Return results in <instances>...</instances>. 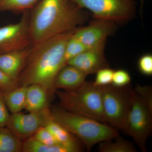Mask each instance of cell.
Segmentation results:
<instances>
[{
    "mask_svg": "<svg viewBox=\"0 0 152 152\" xmlns=\"http://www.w3.org/2000/svg\"><path fill=\"white\" fill-rule=\"evenodd\" d=\"M74 31L60 34L32 45L19 77V86L41 85L51 97L53 96L56 91L54 86L55 78L64 66L66 44Z\"/></svg>",
    "mask_w": 152,
    "mask_h": 152,
    "instance_id": "1",
    "label": "cell"
},
{
    "mask_svg": "<svg viewBox=\"0 0 152 152\" xmlns=\"http://www.w3.org/2000/svg\"><path fill=\"white\" fill-rule=\"evenodd\" d=\"M83 9L72 0H39L29 10L32 45L63 33L73 31L84 21Z\"/></svg>",
    "mask_w": 152,
    "mask_h": 152,
    "instance_id": "2",
    "label": "cell"
},
{
    "mask_svg": "<svg viewBox=\"0 0 152 152\" xmlns=\"http://www.w3.org/2000/svg\"><path fill=\"white\" fill-rule=\"evenodd\" d=\"M50 110L53 118L77 138L88 151L96 144L120 136L118 129L110 125L67 111L60 106Z\"/></svg>",
    "mask_w": 152,
    "mask_h": 152,
    "instance_id": "3",
    "label": "cell"
},
{
    "mask_svg": "<svg viewBox=\"0 0 152 152\" xmlns=\"http://www.w3.org/2000/svg\"><path fill=\"white\" fill-rule=\"evenodd\" d=\"M55 93L61 107L71 113L106 124L101 87L96 86L92 82L86 81L75 90H56Z\"/></svg>",
    "mask_w": 152,
    "mask_h": 152,
    "instance_id": "4",
    "label": "cell"
},
{
    "mask_svg": "<svg viewBox=\"0 0 152 152\" xmlns=\"http://www.w3.org/2000/svg\"><path fill=\"white\" fill-rule=\"evenodd\" d=\"M104 118L107 124L125 132L132 102L134 89L113 85L101 87Z\"/></svg>",
    "mask_w": 152,
    "mask_h": 152,
    "instance_id": "5",
    "label": "cell"
},
{
    "mask_svg": "<svg viewBox=\"0 0 152 152\" xmlns=\"http://www.w3.org/2000/svg\"><path fill=\"white\" fill-rule=\"evenodd\" d=\"M79 7L90 11L96 19L115 23L127 21L136 13L135 0H72Z\"/></svg>",
    "mask_w": 152,
    "mask_h": 152,
    "instance_id": "6",
    "label": "cell"
},
{
    "mask_svg": "<svg viewBox=\"0 0 152 152\" xmlns=\"http://www.w3.org/2000/svg\"><path fill=\"white\" fill-rule=\"evenodd\" d=\"M152 111L134 90L132 107L125 132L131 136L141 151H146L147 140L151 134Z\"/></svg>",
    "mask_w": 152,
    "mask_h": 152,
    "instance_id": "7",
    "label": "cell"
},
{
    "mask_svg": "<svg viewBox=\"0 0 152 152\" xmlns=\"http://www.w3.org/2000/svg\"><path fill=\"white\" fill-rule=\"evenodd\" d=\"M29 20V10L23 12L18 23L0 27V54L32 46Z\"/></svg>",
    "mask_w": 152,
    "mask_h": 152,
    "instance_id": "8",
    "label": "cell"
},
{
    "mask_svg": "<svg viewBox=\"0 0 152 152\" xmlns=\"http://www.w3.org/2000/svg\"><path fill=\"white\" fill-rule=\"evenodd\" d=\"M50 113L49 107L37 113L25 114L20 112L11 114L6 127L23 142L33 137L40 128L45 126Z\"/></svg>",
    "mask_w": 152,
    "mask_h": 152,
    "instance_id": "9",
    "label": "cell"
},
{
    "mask_svg": "<svg viewBox=\"0 0 152 152\" xmlns=\"http://www.w3.org/2000/svg\"><path fill=\"white\" fill-rule=\"evenodd\" d=\"M116 23L112 21L95 18L86 26L76 29L73 35L90 48L106 41L115 31Z\"/></svg>",
    "mask_w": 152,
    "mask_h": 152,
    "instance_id": "10",
    "label": "cell"
},
{
    "mask_svg": "<svg viewBox=\"0 0 152 152\" xmlns=\"http://www.w3.org/2000/svg\"><path fill=\"white\" fill-rule=\"evenodd\" d=\"M105 41L87 49L68 62L71 65L87 74L96 73L103 68L109 67L104 56Z\"/></svg>",
    "mask_w": 152,
    "mask_h": 152,
    "instance_id": "11",
    "label": "cell"
},
{
    "mask_svg": "<svg viewBox=\"0 0 152 152\" xmlns=\"http://www.w3.org/2000/svg\"><path fill=\"white\" fill-rule=\"evenodd\" d=\"M32 46L0 54V69L11 78L18 81Z\"/></svg>",
    "mask_w": 152,
    "mask_h": 152,
    "instance_id": "12",
    "label": "cell"
},
{
    "mask_svg": "<svg viewBox=\"0 0 152 152\" xmlns=\"http://www.w3.org/2000/svg\"><path fill=\"white\" fill-rule=\"evenodd\" d=\"M88 75L77 68L66 64L57 74L54 81V88L56 90L72 91L78 88L86 82Z\"/></svg>",
    "mask_w": 152,
    "mask_h": 152,
    "instance_id": "13",
    "label": "cell"
},
{
    "mask_svg": "<svg viewBox=\"0 0 152 152\" xmlns=\"http://www.w3.org/2000/svg\"><path fill=\"white\" fill-rule=\"evenodd\" d=\"M50 98L47 90L41 85H29L26 87L24 110L28 113H37L48 108Z\"/></svg>",
    "mask_w": 152,
    "mask_h": 152,
    "instance_id": "14",
    "label": "cell"
},
{
    "mask_svg": "<svg viewBox=\"0 0 152 152\" xmlns=\"http://www.w3.org/2000/svg\"><path fill=\"white\" fill-rule=\"evenodd\" d=\"M45 126L52 133L59 144L73 149L76 152L83 151V145L82 142L55 121L52 117L51 113L47 118Z\"/></svg>",
    "mask_w": 152,
    "mask_h": 152,
    "instance_id": "15",
    "label": "cell"
},
{
    "mask_svg": "<svg viewBox=\"0 0 152 152\" xmlns=\"http://www.w3.org/2000/svg\"><path fill=\"white\" fill-rule=\"evenodd\" d=\"M26 87L19 86L7 92L4 93L6 105L11 114L24 110Z\"/></svg>",
    "mask_w": 152,
    "mask_h": 152,
    "instance_id": "16",
    "label": "cell"
},
{
    "mask_svg": "<svg viewBox=\"0 0 152 152\" xmlns=\"http://www.w3.org/2000/svg\"><path fill=\"white\" fill-rule=\"evenodd\" d=\"M22 152H76L73 149L62 145L49 146L42 143L33 137L23 141Z\"/></svg>",
    "mask_w": 152,
    "mask_h": 152,
    "instance_id": "17",
    "label": "cell"
},
{
    "mask_svg": "<svg viewBox=\"0 0 152 152\" xmlns=\"http://www.w3.org/2000/svg\"><path fill=\"white\" fill-rule=\"evenodd\" d=\"M23 143L8 128H0V152H22Z\"/></svg>",
    "mask_w": 152,
    "mask_h": 152,
    "instance_id": "18",
    "label": "cell"
},
{
    "mask_svg": "<svg viewBox=\"0 0 152 152\" xmlns=\"http://www.w3.org/2000/svg\"><path fill=\"white\" fill-rule=\"evenodd\" d=\"M112 140L101 142L98 150L100 152H136V148L131 142L118 137Z\"/></svg>",
    "mask_w": 152,
    "mask_h": 152,
    "instance_id": "19",
    "label": "cell"
},
{
    "mask_svg": "<svg viewBox=\"0 0 152 152\" xmlns=\"http://www.w3.org/2000/svg\"><path fill=\"white\" fill-rule=\"evenodd\" d=\"M39 0H0V12H24L32 8Z\"/></svg>",
    "mask_w": 152,
    "mask_h": 152,
    "instance_id": "20",
    "label": "cell"
},
{
    "mask_svg": "<svg viewBox=\"0 0 152 152\" xmlns=\"http://www.w3.org/2000/svg\"><path fill=\"white\" fill-rule=\"evenodd\" d=\"M88 49V48L76 38L73 34L66 44L64 54V66L67 64L70 60Z\"/></svg>",
    "mask_w": 152,
    "mask_h": 152,
    "instance_id": "21",
    "label": "cell"
},
{
    "mask_svg": "<svg viewBox=\"0 0 152 152\" xmlns=\"http://www.w3.org/2000/svg\"><path fill=\"white\" fill-rule=\"evenodd\" d=\"M32 137L38 142L47 145H60L52 133L45 126L40 128Z\"/></svg>",
    "mask_w": 152,
    "mask_h": 152,
    "instance_id": "22",
    "label": "cell"
},
{
    "mask_svg": "<svg viewBox=\"0 0 152 152\" xmlns=\"http://www.w3.org/2000/svg\"><path fill=\"white\" fill-rule=\"evenodd\" d=\"M114 72L113 70L109 67L101 69L96 73V75L93 84L98 87L111 84Z\"/></svg>",
    "mask_w": 152,
    "mask_h": 152,
    "instance_id": "23",
    "label": "cell"
},
{
    "mask_svg": "<svg viewBox=\"0 0 152 152\" xmlns=\"http://www.w3.org/2000/svg\"><path fill=\"white\" fill-rule=\"evenodd\" d=\"M131 81L130 75L123 69L114 71L111 84L118 88H123L129 86Z\"/></svg>",
    "mask_w": 152,
    "mask_h": 152,
    "instance_id": "24",
    "label": "cell"
},
{
    "mask_svg": "<svg viewBox=\"0 0 152 152\" xmlns=\"http://www.w3.org/2000/svg\"><path fill=\"white\" fill-rule=\"evenodd\" d=\"M19 86L18 81L11 78L0 69V91L5 93Z\"/></svg>",
    "mask_w": 152,
    "mask_h": 152,
    "instance_id": "25",
    "label": "cell"
},
{
    "mask_svg": "<svg viewBox=\"0 0 152 152\" xmlns=\"http://www.w3.org/2000/svg\"><path fill=\"white\" fill-rule=\"evenodd\" d=\"M138 68L141 73L145 76L152 75V55L147 53L140 57L138 61Z\"/></svg>",
    "mask_w": 152,
    "mask_h": 152,
    "instance_id": "26",
    "label": "cell"
},
{
    "mask_svg": "<svg viewBox=\"0 0 152 152\" xmlns=\"http://www.w3.org/2000/svg\"><path fill=\"white\" fill-rule=\"evenodd\" d=\"M144 103L152 111V89L150 86L137 85L134 90Z\"/></svg>",
    "mask_w": 152,
    "mask_h": 152,
    "instance_id": "27",
    "label": "cell"
},
{
    "mask_svg": "<svg viewBox=\"0 0 152 152\" xmlns=\"http://www.w3.org/2000/svg\"><path fill=\"white\" fill-rule=\"evenodd\" d=\"M10 115L5 102L4 93L0 91V128L6 127Z\"/></svg>",
    "mask_w": 152,
    "mask_h": 152,
    "instance_id": "28",
    "label": "cell"
},
{
    "mask_svg": "<svg viewBox=\"0 0 152 152\" xmlns=\"http://www.w3.org/2000/svg\"><path fill=\"white\" fill-rule=\"evenodd\" d=\"M140 8L142 9L143 7L145 0H140Z\"/></svg>",
    "mask_w": 152,
    "mask_h": 152,
    "instance_id": "29",
    "label": "cell"
}]
</instances>
